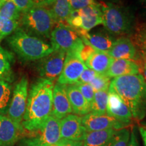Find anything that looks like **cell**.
<instances>
[{
    "label": "cell",
    "instance_id": "obj_44",
    "mask_svg": "<svg viewBox=\"0 0 146 146\" xmlns=\"http://www.w3.org/2000/svg\"><path fill=\"white\" fill-rule=\"evenodd\" d=\"M141 1H143L144 3H145V5H146V0H141Z\"/></svg>",
    "mask_w": 146,
    "mask_h": 146
},
{
    "label": "cell",
    "instance_id": "obj_17",
    "mask_svg": "<svg viewBox=\"0 0 146 146\" xmlns=\"http://www.w3.org/2000/svg\"><path fill=\"white\" fill-rule=\"evenodd\" d=\"M78 35L84 43L88 44L94 47L95 50L100 52H107L111 49L116 41L112 36L101 33H90L83 29H75Z\"/></svg>",
    "mask_w": 146,
    "mask_h": 146
},
{
    "label": "cell",
    "instance_id": "obj_10",
    "mask_svg": "<svg viewBox=\"0 0 146 146\" xmlns=\"http://www.w3.org/2000/svg\"><path fill=\"white\" fill-rule=\"evenodd\" d=\"M78 38L75 29L67 24L57 23L52 31L50 39L54 51H63L66 53Z\"/></svg>",
    "mask_w": 146,
    "mask_h": 146
},
{
    "label": "cell",
    "instance_id": "obj_12",
    "mask_svg": "<svg viewBox=\"0 0 146 146\" xmlns=\"http://www.w3.org/2000/svg\"><path fill=\"white\" fill-rule=\"evenodd\" d=\"M81 119L82 125L88 132L104 131L107 129L118 130L129 126L107 114L98 115L90 112L82 116Z\"/></svg>",
    "mask_w": 146,
    "mask_h": 146
},
{
    "label": "cell",
    "instance_id": "obj_40",
    "mask_svg": "<svg viewBox=\"0 0 146 146\" xmlns=\"http://www.w3.org/2000/svg\"><path fill=\"white\" fill-rule=\"evenodd\" d=\"M60 146H83V142L80 141H71V140L60 139L58 142Z\"/></svg>",
    "mask_w": 146,
    "mask_h": 146
},
{
    "label": "cell",
    "instance_id": "obj_6",
    "mask_svg": "<svg viewBox=\"0 0 146 146\" xmlns=\"http://www.w3.org/2000/svg\"><path fill=\"white\" fill-rule=\"evenodd\" d=\"M21 139L26 146H50L60 140V120L51 114L44 125L40 129L29 132L25 131Z\"/></svg>",
    "mask_w": 146,
    "mask_h": 146
},
{
    "label": "cell",
    "instance_id": "obj_19",
    "mask_svg": "<svg viewBox=\"0 0 146 146\" xmlns=\"http://www.w3.org/2000/svg\"><path fill=\"white\" fill-rule=\"evenodd\" d=\"M66 94L73 113L83 116L91 112V104L85 99L74 84L66 85Z\"/></svg>",
    "mask_w": 146,
    "mask_h": 146
},
{
    "label": "cell",
    "instance_id": "obj_3",
    "mask_svg": "<svg viewBox=\"0 0 146 146\" xmlns=\"http://www.w3.org/2000/svg\"><path fill=\"white\" fill-rule=\"evenodd\" d=\"M7 43L19 59L24 62L41 60L54 51L51 44L27 33L21 28L7 37Z\"/></svg>",
    "mask_w": 146,
    "mask_h": 146
},
{
    "label": "cell",
    "instance_id": "obj_7",
    "mask_svg": "<svg viewBox=\"0 0 146 146\" xmlns=\"http://www.w3.org/2000/svg\"><path fill=\"white\" fill-rule=\"evenodd\" d=\"M84 45L81 38H78L74 45L66 54L64 66L57 83L61 85H74L77 83L83 71L86 68L80 57V52Z\"/></svg>",
    "mask_w": 146,
    "mask_h": 146
},
{
    "label": "cell",
    "instance_id": "obj_39",
    "mask_svg": "<svg viewBox=\"0 0 146 146\" xmlns=\"http://www.w3.org/2000/svg\"><path fill=\"white\" fill-rule=\"evenodd\" d=\"M34 6L47 7L53 5L56 0H31Z\"/></svg>",
    "mask_w": 146,
    "mask_h": 146
},
{
    "label": "cell",
    "instance_id": "obj_46",
    "mask_svg": "<svg viewBox=\"0 0 146 146\" xmlns=\"http://www.w3.org/2000/svg\"><path fill=\"white\" fill-rule=\"evenodd\" d=\"M0 1H1V0H0Z\"/></svg>",
    "mask_w": 146,
    "mask_h": 146
},
{
    "label": "cell",
    "instance_id": "obj_29",
    "mask_svg": "<svg viewBox=\"0 0 146 146\" xmlns=\"http://www.w3.org/2000/svg\"><path fill=\"white\" fill-rule=\"evenodd\" d=\"M19 28V21L0 17V41Z\"/></svg>",
    "mask_w": 146,
    "mask_h": 146
},
{
    "label": "cell",
    "instance_id": "obj_14",
    "mask_svg": "<svg viewBox=\"0 0 146 146\" xmlns=\"http://www.w3.org/2000/svg\"><path fill=\"white\" fill-rule=\"evenodd\" d=\"M25 133L22 125L16 123L5 114H0V146H14Z\"/></svg>",
    "mask_w": 146,
    "mask_h": 146
},
{
    "label": "cell",
    "instance_id": "obj_26",
    "mask_svg": "<svg viewBox=\"0 0 146 146\" xmlns=\"http://www.w3.org/2000/svg\"><path fill=\"white\" fill-rule=\"evenodd\" d=\"M21 16V12L12 0L0 1V17L19 21Z\"/></svg>",
    "mask_w": 146,
    "mask_h": 146
},
{
    "label": "cell",
    "instance_id": "obj_20",
    "mask_svg": "<svg viewBox=\"0 0 146 146\" xmlns=\"http://www.w3.org/2000/svg\"><path fill=\"white\" fill-rule=\"evenodd\" d=\"M137 74H139V68L135 61L114 59L105 74L111 78L120 76Z\"/></svg>",
    "mask_w": 146,
    "mask_h": 146
},
{
    "label": "cell",
    "instance_id": "obj_43",
    "mask_svg": "<svg viewBox=\"0 0 146 146\" xmlns=\"http://www.w3.org/2000/svg\"><path fill=\"white\" fill-rule=\"evenodd\" d=\"M50 146H60L59 144H58V143H56V144H54V145H50Z\"/></svg>",
    "mask_w": 146,
    "mask_h": 146
},
{
    "label": "cell",
    "instance_id": "obj_32",
    "mask_svg": "<svg viewBox=\"0 0 146 146\" xmlns=\"http://www.w3.org/2000/svg\"><path fill=\"white\" fill-rule=\"evenodd\" d=\"M69 2L72 10H78L99 3L96 0H69Z\"/></svg>",
    "mask_w": 146,
    "mask_h": 146
},
{
    "label": "cell",
    "instance_id": "obj_24",
    "mask_svg": "<svg viewBox=\"0 0 146 146\" xmlns=\"http://www.w3.org/2000/svg\"><path fill=\"white\" fill-rule=\"evenodd\" d=\"M51 10L56 24H67V20L72 12L69 0H56Z\"/></svg>",
    "mask_w": 146,
    "mask_h": 146
},
{
    "label": "cell",
    "instance_id": "obj_15",
    "mask_svg": "<svg viewBox=\"0 0 146 146\" xmlns=\"http://www.w3.org/2000/svg\"><path fill=\"white\" fill-rule=\"evenodd\" d=\"M106 114L129 125L133 116L130 110L117 94L108 90Z\"/></svg>",
    "mask_w": 146,
    "mask_h": 146
},
{
    "label": "cell",
    "instance_id": "obj_16",
    "mask_svg": "<svg viewBox=\"0 0 146 146\" xmlns=\"http://www.w3.org/2000/svg\"><path fill=\"white\" fill-rule=\"evenodd\" d=\"M72 112V107L66 94V85L57 83L53 89L52 114L61 120Z\"/></svg>",
    "mask_w": 146,
    "mask_h": 146
},
{
    "label": "cell",
    "instance_id": "obj_11",
    "mask_svg": "<svg viewBox=\"0 0 146 146\" xmlns=\"http://www.w3.org/2000/svg\"><path fill=\"white\" fill-rule=\"evenodd\" d=\"M66 54L63 51H54L40 60L37 70L41 78L54 82L59 77L63 69Z\"/></svg>",
    "mask_w": 146,
    "mask_h": 146
},
{
    "label": "cell",
    "instance_id": "obj_8",
    "mask_svg": "<svg viewBox=\"0 0 146 146\" xmlns=\"http://www.w3.org/2000/svg\"><path fill=\"white\" fill-rule=\"evenodd\" d=\"M67 25L74 29L89 31L103 23L100 3L78 10H72L66 21Z\"/></svg>",
    "mask_w": 146,
    "mask_h": 146
},
{
    "label": "cell",
    "instance_id": "obj_38",
    "mask_svg": "<svg viewBox=\"0 0 146 146\" xmlns=\"http://www.w3.org/2000/svg\"><path fill=\"white\" fill-rule=\"evenodd\" d=\"M128 146H139L136 127L133 128V130L130 135V140H129Z\"/></svg>",
    "mask_w": 146,
    "mask_h": 146
},
{
    "label": "cell",
    "instance_id": "obj_25",
    "mask_svg": "<svg viewBox=\"0 0 146 146\" xmlns=\"http://www.w3.org/2000/svg\"><path fill=\"white\" fill-rule=\"evenodd\" d=\"M108 91H95L94 100L91 104V112L95 114H106Z\"/></svg>",
    "mask_w": 146,
    "mask_h": 146
},
{
    "label": "cell",
    "instance_id": "obj_13",
    "mask_svg": "<svg viewBox=\"0 0 146 146\" xmlns=\"http://www.w3.org/2000/svg\"><path fill=\"white\" fill-rule=\"evenodd\" d=\"M86 133L81 116L70 114L60 120V139L83 141Z\"/></svg>",
    "mask_w": 146,
    "mask_h": 146
},
{
    "label": "cell",
    "instance_id": "obj_18",
    "mask_svg": "<svg viewBox=\"0 0 146 146\" xmlns=\"http://www.w3.org/2000/svg\"><path fill=\"white\" fill-rule=\"evenodd\" d=\"M111 58L115 60H137V50L133 43L126 37H120L116 41L112 47L107 52Z\"/></svg>",
    "mask_w": 146,
    "mask_h": 146
},
{
    "label": "cell",
    "instance_id": "obj_45",
    "mask_svg": "<svg viewBox=\"0 0 146 146\" xmlns=\"http://www.w3.org/2000/svg\"><path fill=\"white\" fill-rule=\"evenodd\" d=\"M21 146H26V145H24V144H23V143H21Z\"/></svg>",
    "mask_w": 146,
    "mask_h": 146
},
{
    "label": "cell",
    "instance_id": "obj_33",
    "mask_svg": "<svg viewBox=\"0 0 146 146\" xmlns=\"http://www.w3.org/2000/svg\"><path fill=\"white\" fill-rule=\"evenodd\" d=\"M97 75H98V73L86 66V68L80 76L78 82L83 83H89Z\"/></svg>",
    "mask_w": 146,
    "mask_h": 146
},
{
    "label": "cell",
    "instance_id": "obj_4",
    "mask_svg": "<svg viewBox=\"0 0 146 146\" xmlns=\"http://www.w3.org/2000/svg\"><path fill=\"white\" fill-rule=\"evenodd\" d=\"M56 25L52 10L47 7L33 6L21 14L19 20V28L27 33L42 39L50 38L51 33Z\"/></svg>",
    "mask_w": 146,
    "mask_h": 146
},
{
    "label": "cell",
    "instance_id": "obj_31",
    "mask_svg": "<svg viewBox=\"0 0 146 146\" xmlns=\"http://www.w3.org/2000/svg\"><path fill=\"white\" fill-rule=\"evenodd\" d=\"M83 96L85 98V99L89 102V104H91L93 100H94V95H95V91L91 87V85L89 83H77L74 84Z\"/></svg>",
    "mask_w": 146,
    "mask_h": 146
},
{
    "label": "cell",
    "instance_id": "obj_22",
    "mask_svg": "<svg viewBox=\"0 0 146 146\" xmlns=\"http://www.w3.org/2000/svg\"><path fill=\"white\" fill-rule=\"evenodd\" d=\"M116 130L107 129L99 131H87L83 146H105Z\"/></svg>",
    "mask_w": 146,
    "mask_h": 146
},
{
    "label": "cell",
    "instance_id": "obj_9",
    "mask_svg": "<svg viewBox=\"0 0 146 146\" xmlns=\"http://www.w3.org/2000/svg\"><path fill=\"white\" fill-rule=\"evenodd\" d=\"M28 86V79L26 76H23L14 87L12 98L5 113L8 117L19 125H22L26 110L29 93Z\"/></svg>",
    "mask_w": 146,
    "mask_h": 146
},
{
    "label": "cell",
    "instance_id": "obj_36",
    "mask_svg": "<svg viewBox=\"0 0 146 146\" xmlns=\"http://www.w3.org/2000/svg\"><path fill=\"white\" fill-rule=\"evenodd\" d=\"M138 64L139 68V74L142 76V77L146 83V55L141 54V56L139 58Z\"/></svg>",
    "mask_w": 146,
    "mask_h": 146
},
{
    "label": "cell",
    "instance_id": "obj_2",
    "mask_svg": "<svg viewBox=\"0 0 146 146\" xmlns=\"http://www.w3.org/2000/svg\"><path fill=\"white\" fill-rule=\"evenodd\" d=\"M114 91L130 110L133 118L140 120L146 115V83L140 74L117 76L110 82Z\"/></svg>",
    "mask_w": 146,
    "mask_h": 146
},
{
    "label": "cell",
    "instance_id": "obj_35",
    "mask_svg": "<svg viewBox=\"0 0 146 146\" xmlns=\"http://www.w3.org/2000/svg\"><path fill=\"white\" fill-rule=\"evenodd\" d=\"M96 50H95L94 47H92L88 44L84 43L83 47H82L81 52H80V57L81 60H83L84 63L89 59V58L96 52Z\"/></svg>",
    "mask_w": 146,
    "mask_h": 146
},
{
    "label": "cell",
    "instance_id": "obj_41",
    "mask_svg": "<svg viewBox=\"0 0 146 146\" xmlns=\"http://www.w3.org/2000/svg\"><path fill=\"white\" fill-rule=\"evenodd\" d=\"M139 131L141 135L143 142V146H146V123L140 125L139 127Z\"/></svg>",
    "mask_w": 146,
    "mask_h": 146
},
{
    "label": "cell",
    "instance_id": "obj_23",
    "mask_svg": "<svg viewBox=\"0 0 146 146\" xmlns=\"http://www.w3.org/2000/svg\"><path fill=\"white\" fill-rule=\"evenodd\" d=\"M14 56L0 45V80L11 83L13 81L12 64Z\"/></svg>",
    "mask_w": 146,
    "mask_h": 146
},
{
    "label": "cell",
    "instance_id": "obj_21",
    "mask_svg": "<svg viewBox=\"0 0 146 146\" xmlns=\"http://www.w3.org/2000/svg\"><path fill=\"white\" fill-rule=\"evenodd\" d=\"M113 58L107 52L97 50L85 62L87 68L94 70L98 74H106L112 62Z\"/></svg>",
    "mask_w": 146,
    "mask_h": 146
},
{
    "label": "cell",
    "instance_id": "obj_28",
    "mask_svg": "<svg viewBox=\"0 0 146 146\" xmlns=\"http://www.w3.org/2000/svg\"><path fill=\"white\" fill-rule=\"evenodd\" d=\"M130 135V131L126 128L116 130L105 146H128Z\"/></svg>",
    "mask_w": 146,
    "mask_h": 146
},
{
    "label": "cell",
    "instance_id": "obj_27",
    "mask_svg": "<svg viewBox=\"0 0 146 146\" xmlns=\"http://www.w3.org/2000/svg\"><path fill=\"white\" fill-rule=\"evenodd\" d=\"M12 85L8 82L0 80V114H5L10 101Z\"/></svg>",
    "mask_w": 146,
    "mask_h": 146
},
{
    "label": "cell",
    "instance_id": "obj_37",
    "mask_svg": "<svg viewBox=\"0 0 146 146\" xmlns=\"http://www.w3.org/2000/svg\"><path fill=\"white\" fill-rule=\"evenodd\" d=\"M138 45L141 54L146 55V29L141 32L138 36Z\"/></svg>",
    "mask_w": 146,
    "mask_h": 146
},
{
    "label": "cell",
    "instance_id": "obj_1",
    "mask_svg": "<svg viewBox=\"0 0 146 146\" xmlns=\"http://www.w3.org/2000/svg\"><path fill=\"white\" fill-rule=\"evenodd\" d=\"M54 87V82L43 78L31 85L22 121V126L26 131L40 129L52 114Z\"/></svg>",
    "mask_w": 146,
    "mask_h": 146
},
{
    "label": "cell",
    "instance_id": "obj_34",
    "mask_svg": "<svg viewBox=\"0 0 146 146\" xmlns=\"http://www.w3.org/2000/svg\"><path fill=\"white\" fill-rule=\"evenodd\" d=\"M12 1L16 5L21 14L25 13L34 6L31 0H12Z\"/></svg>",
    "mask_w": 146,
    "mask_h": 146
},
{
    "label": "cell",
    "instance_id": "obj_5",
    "mask_svg": "<svg viewBox=\"0 0 146 146\" xmlns=\"http://www.w3.org/2000/svg\"><path fill=\"white\" fill-rule=\"evenodd\" d=\"M102 25L111 34L123 35L130 33L133 27V18L129 11L111 2L100 3Z\"/></svg>",
    "mask_w": 146,
    "mask_h": 146
},
{
    "label": "cell",
    "instance_id": "obj_42",
    "mask_svg": "<svg viewBox=\"0 0 146 146\" xmlns=\"http://www.w3.org/2000/svg\"><path fill=\"white\" fill-rule=\"evenodd\" d=\"M99 1H106V2H111V3H113V2H116V1H118L119 0H99Z\"/></svg>",
    "mask_w": 146,
    "mask_h": 146
},
{
    "label": "cell",
    "instance_id": "obj_30",
    "mask_svg": "<svg viewBox=\"0 0 146 146\" xmlns=\"http://www.w3.org/2000/svg\"><path fill=\"white\" fill-rule=\"evenodd\" d=\"M110 82V78L106 74H98V75L89 83V84L95 91H108Z\"/></svg>",
    "mask_w": 146,
    "mask_h": 146
}]
</instances>
